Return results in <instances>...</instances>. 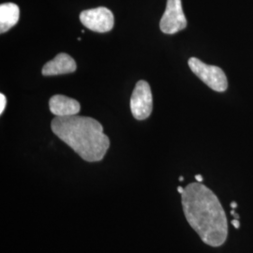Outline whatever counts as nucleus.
<instances>
[{
	"mask_svg": "<svg viewBox=\"0 0 253 253\" xmlns=\"http://www.w3.org/2000/svg\"><path fill=\"white\" fill-rule=\"evenodd\" d=\"M185 217L205 244L220 247L228 236L226 214L216 194L200 182L190 183L181 193Z\"/></svg>",
	"mask_w": 253,
	"mask_h": 253,
	"instance_id": "1",
	"label": "nucleus"
},
{
	"mask_svg": "<svg viewBox=\"0 0 253 253\" xmlns=\"http://www.w3.org/2000/svg\"><path fill=\"white\" fill-rule=\"evenodd\" d=\"M52 131L87 163L103 160L110 147V139L103 126L94 118L80 116L56 117L51 123Z\"/></svg>",
	"mask_w": 253,
	"mask_h": 253,
	"instance_id": "2",
	"label": "nucleus"
},
{
	"mask_svg": "<svg viewBox=\"0 0 253 253\" xmlns=\"http://www.w3.org/2000/svg\"><path fill=\"white\" fill-rule=\"evenodd\" d=\"M189 66L191 72L211 89L224 92L228 88L226 75L220 68L204 63L196 57L189 59Z\"/></svg>",
	"mask_w": 253,
	"mask_h": 253,
	"instance_id": "3",
	"label": "nucleus"
},
{
	"mask_svg": "<svg viewBox=\"0 0 253 253\" xmlns=\"http://www.w3.org/2000/svg\"><path fill=\"white\" fill-rule=\"evenodd\" d=\"M153 97L149 84L141 80L137 82L135 88L130 98V110L133 117L138 120H144L152 113Z\"/></svg>",
	"mask_w": 253,
	"mask_h": 253,
	"instance_id": "4",
	"label": "nucleus"
},
{
	"mask_svg": "<svg viewBox=\"0 0 253 253\" xmlns=\"http://www.w3.org/2000/svg\"><path fill=\"white\" fill-rule=\"evenodd\" d=\"M187 27L181 0H167L166 9L160 22V28L165 34H175Z\"/></svg>",
	"mask_w": 253,
	"mask_h": 253,
	"instance_id": "5",
	"label": "nucleus"
},
{
	"mask_svg": "<svg viewBox=\"0 0 253 253\" xmlns=\"http://www.w3.org/2000/svg\"><path fill=\"white\" fill-rule=\"evenodd\" d=\"M80 21L84 27L94 32L106 33L114 27L115 17L110 9L99 7L82 11Z\"/></svg>",
	"mask_w": 253,
	"mask_h": 253,
	"instance_id": "6",
	"label": "nucleus"
},
{
	"mask_svg": "<svg viewBox=\"0 0 253 253\" xmlns=\"http://www.w3.org/2000/svg\"><path fill=\"white\" fill-rule=\"evenodd\" d=\"M77 65L75 60L68 54H58L54 59L47 62L42 68V75L53 76L60 74L73 73L76 71Z\"/></svg>",
	"mask_w": 253,
	"mask_h": 253,
	"instance_id": "7",
	"label": "nucleus"
},
{
	"mask_svg": "<svg viewBox=\"0 0 253 253\" xmlns=\"http://www.w3.org/2000/svg\"><path fill=\"white\" fill-rule=\"evenodd\" d=\"M49 109L55 117H71L79 114V101L64 95H54L49 100Z\"/></svg>",
	"mask_w": 253,
	"mask_h": 253,
	"instance_id": "8",
	"label": "nucleus"
},
{
	"mask_svg": "<svg viewBox=\"0 0 253 253\" xmlns=\"http://www.w3.org/2000/svg\"><path fill=\"white\" fill-rule=\"evenodd\" d=\"M20 9L14 3H4L0 5V33L9 31L18 23Z\"/></svg>",
	"mask_w": 253,
	"mask_h": 253,
	"instance_id": "9",
	"label": "nucleus"
},
{
	"mask_svg": "<svg viewBox=\"0 0 253 253\" xmlns=\"http://www.w3.org/2000/svg\"><path fill=\"white\" fill-rule=\"evenodd\" d=\"M6 104H7V99H6L5 95L1 93V94H0V114H1V115L3 114V112H4V110H5Z\"/></svg>",
	"mask_w": 253,
	"mask_h": 253,
	"instance_id": "10",
	"label": "nucleus"
},
{
	"mask_svg": "<svg viewBox=\"0 0 253 253\" xmlns=\"http://www.w3.org/2000/svg\"><path fill=\"white\" fill-rule=\"evenodd\" d=\"M232 224L234 225L235 228L236 229H239V227H240V223H239V221H238V219H234L233 221H232Z\"/></svg>",
	"mask_w": 253,
	"mask_h": 253,
	"instance_id": "11",
	"label": "nucleus"
},
{
	"mask_svg": "<svg viewBox=\"0 0 253 253\" xmlns=\"http://www.w3.org/2000/svg\"><path fill=\"white\" fill-rule=\"evenodd\" d=\"M195 179L197 180V182L202 183V182H203V176H202L201 174H196V175H195Z\"/></svg>",
	"mask_w": 253,
	"mask_h": 253,
	"instance_id": "12",
	"label": "nucleus"
},
{
	"mask_svg": "<svg viewBox=\"0 0 253 253\" xmlns=\"http://www.w3.org/2000/svg\"><path fill=\"white\" fill-rule=\"evenodd\" d=\"M184 189H185V188H182V187H178V188H177V190H178V192H179V193H183V191H184Z\"/></svg>",
	"mask_w": 253,
	"mask_h": 253,
	"instance_id": "13",
	"label": "nucleus"
},
{
	"mask_svg": "<svg viewBox=\"0 0 253 253\" xmlns=\"http://www.w3.org/2000/svg\"><path fill=\"white\" fill-rule=\"evenodd\" d=\"M231 206H232V208H237V204L235 203V202H233L232 204H231Z\"/></svg>",
	"mask_w": 253,
	"mask_h": 253,
	"instance_id": "14",
	"label": "nucleus"
},
{
	"mask_svg": "<svg viewBox=\"0 0 253 253\" xmlns=\"http://www.w3.org/2000/svg\"><path fill=\"white\" fill-rule=\"evenodd\" d=\"M184 180V178H183V176H180V177H179V181H183Z\"/></svg>",
	"mask_w": 253,
	"mask_h": 253,
	"instance_id": "15",
	"label": "nucleus"
}]
</instances>
